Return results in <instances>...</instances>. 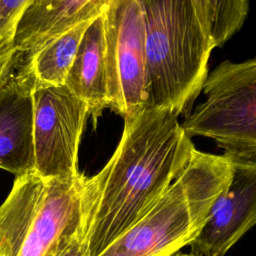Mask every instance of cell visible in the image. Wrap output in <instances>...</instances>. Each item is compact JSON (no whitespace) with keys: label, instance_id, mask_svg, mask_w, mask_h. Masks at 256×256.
Segmentation results:
<instances>
[{"label":"cell","instance_id":"6da1fadb","mask_svg":"<svg viewBox=\"0 0 256 256\" xmlns=\"http://www.w3.org/2000/svg\"><path fill=\"white\" fill-rule=\"evenodd\" d=\"M194 149L172 111L144 107L124 119L112 157L90 177L89 256H98L156 204L184 170Z\"/></svg>","mask_w":256,"mask_h":256},{"label":"cell","instance_id":"7a4b0ae2","mask_svg":"<svg viewBox=\"0 0 256 256\" xmlns=\"http://www.w3.org/2000/svg\"><path fill=\"white\" fill-rule=\"evenodd\" d=\"M145 20V106L180 114L208 77L214 49L196 0H141Z\"/></svg>","mask_w":256,"mask_h":256},{"label":"cell","instance_id":"3957f363","mask_svg":"<svg viewBox=\"0 0 256 256\" xmlns=\"http://www.w3.org/2000/svg\"><path fill=\"white\" fill-rule=\"evenodd\" d=\"M90 177L15 178L0 206V256H53L81 236L88 238Z\"/></svg>","mask_w":256,"mask_h":256},{"label":"cell","instance_id":"277c9868","mask_svg":"<svg viewBox=\"0 0 256 256\" xmlns=\"http://www.w3.org/2000/svg\"><path fill=\"white\" fill-rule=\"evenodd\" d=\"M228 157L196 148L156 204L98 256H172L190 245L231 179Z\"/></svg>","mask_w":256,"mask_h":256},{"label":"cell","instance_id":"5b68a950","mask_svg":"<svg viewBox=\"0 0 256 256\" xmlns=\"http://www.w3.org/2000/svg\"><path fill=\"white\" fill-rule=\"evenodd\" d=\"M203 91L206 100L182 124L186 133L213 139L225 152L256 150V58L222 62Z\"/></svg>","mask_w":256,"mask_h":256},{"label":"cell","instance_id":"8992f818","mask_svg":"<svg viewBox=\"0 0 256 256\" xmlns=\"http://www.w3.org/2000/svg\"><path fill=\"white\" fill-rule=\"evenodd\" d=\"M103 17L109 109L126 119L145 106V20L141 0H107Z\"/></svg>","mask_w":256,"mask_h":256},{"label":"cell","instance_id":"52a82bcc","mask_svg":"<svg viewBox=\"0 0 256 256\" xmlns=\"http://www.w3.org/2000/svg\"><path fill=\"white\" fill-rule=\"evenodd\" d=\"M33 97L34 172L46 179L78 176V153L89 117L88 106L65 85L35 89Z\"/></svg>","mask_w":256,"mask_h":256},{"label":"cell","instance_id":"ba28073f","mask_svg":"<svg viewBox=\"0 0 256 256\" xmlns=\"http://www.w3.org/2000/svg\"><path fill=\"white\" fill-rule=\"evenodd\" d=\"M232 174L190 244L201 256H224L256 225V150L224 152Z\"/></svg>","mask_w":256,"mask_h":256},{"label":"cell","instance_id":"9c48e42d","mask_svg":"<svg viewBox=\"0 0 256 256\" xmlns=\"http://www.w3.org/2000/svg\"><path fill=\"white\" fill-rule=\"evenodd\" d=\"M33 92L19 71L0 87V168L15 178L35 168Z\"/></svg>","mask_w":256,"mask_h":256},{"label":"cell","instance_id":"30bf717a","mask_svg":"<svg viewBox=\"0 0 256 256\" xmlns=\"http://www.w3.org/2000/svg\"><path fill=\"white\" fill-rule=\"evenodd\" d=\"M107 0H31L17 26L13 46L25 59L78 24L98 17Z\"/></svg>","mask_w":256,"mask_h":256},{"label":"cell","instance_id":"8fae6325","mask_svg":"<svg viewBox=\"0 0 256 256\" xmlns=\"http://www.w3.org/2000/svg\"><path fill=\"white\" fill-rule=\"evenodd\" d=\"M65 86L86 103L96 126L104 109L109 108L103 12L86 30Z\"/></svg>","mask_w":256,"mask_h":256},{"label":"cell","instance_id":"7c38bea8","mask_svg":"<svg viewBox=\"0 0 256 256\" xmlns=\"http://www.w3.org/2000/svg\"><path fill=\"white\" fill-rule=\"evenodd\" d=\"M94 19L78 24L32 56L20 61L19 72L29 78L34 90L65 85L82 38Z\"/></svg>","mask_w":256,"mask_h":256},{"label":"cell","instance_id":"4fadbf2b","mask_svg":"<svg viewBox=\"0 0 256 256\" xmlns=\"http://www.w3.org/2000/svg\"><path fill=\"white\" fill-rule=\"evenodd\" d=\"M214 48L223 46L243 26L247 0H196Z\"/></svg>","mask_w":256,"mask_h":256},{"label":"cell","instance_id":"5bb4252c","mask_svg":"<svg viewBox=\"0 0 256 256\" xmlns=\"http://www.w3.org/2000/svg\"><path fill=\"white\" fill-rule=\"evenodd\" d=\"M31 0H0V49L11 46L18 23Z\"/></svg>","mask_w":256,"mask_h":256},{"label":"cell","instance_id":"9a60e30c","mask_svg":"<svg viewBox=\"0 0 256 256\" xmlns=\"http://www.w3.org/2000/svg\"><path fill=\"white\" fill-rule=\"evenodd\" d=\"M20 61L21 55L13 45L0 49V87L14 74Z\"/></svg>","mask_w":256,"mask_h":256},{"label":"cell","instance_id":"2e32d148","mask_svg":"<svg viewBox=\"0 0 256 256\" xmlns=\"http://www.w3.org/2000/svg\"><path fill=\"white\" fill-rule=\"evenodd\" d=\"M53 256H89L88 238L81 236L73 239Z\"/></svg>","mask_w":256,"mask_h":256},{"label":"cell","instance_id":"e0dca14e","mask_svg":"<svg viewBox=\"0 0 256 256\" xmlns=\"http://www.w3.org/2000/svg\"><path fill=\"white\" fill-rule=\"evenodd\" d=\"M172 256H201V255H199V254H197V253H195V252H193V253H182V252H178V253H176V254H174V255H172Z\"/></svg>","mask_w":256,"mask_h":256}]
</instances>
